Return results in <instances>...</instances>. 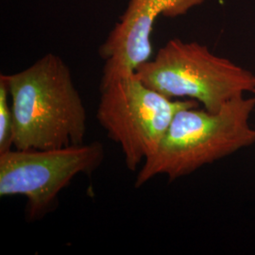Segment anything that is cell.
<instances>
[{
    "instance_id": "cell-3",
    "label": "cell",
    "mask_w": 255,
    "mask_h": 255,
    "mask_svg": "<svg viewBox=\"0 0 255 255\" xmlns=\"http://www.w3.org/2000/svg\"><path fill=\"white\" fill-rule=\"evenodd\" d=\"M135 76L167 98H188L218 113L229 101L251 92L255 75L197 42L169 40L153 60L137 68Z\"/></svg>"
},
{
    "instance_id": "cell-6",
    "label": "cell",
    "mask_w": 255,
    "mask_h": 255,
    "mask_svg": "<svg viewBox=\"0 0 255 255\" xmlns=\"http://www.w3.org/2000/svg\"><path fill=\"white\" fill-rule=\"evenodd\" d=\"M162 15L160 0H129L127 9L100 46L104 61L100 89L130 77L152 54L151 32Z\"/></svg>"
},
{
    "instance_id": "cell-5",
    "label": "cell",
    "mask_w": 255,
    "mask_h": 255,
    "mask_svg": "<svg viewBox=\"0 0 255 255\" xmlns=\"http://www.w3.org/2000/svg\"><path fill=\"white\" fill-rule=\"evenodd\" d=\"M101 142L47 149H10L0 153V197L27 199V222L44 219L79 174L91 175L104 161Z\"/></svg>"
},
{
    "instance_id": "cell-7",
    "label": "cell",
    "mask_w": 255,
    "mask_h": 255,
    "mask_svg": "<svg viewBox=\"0 0 255 255\" xmlns=\"http://www.w3.org/2000/svg\"><path fill=\"white\" fill-rule=\"evenodd\" d=\"M6 81L0 77V153L13 147L14 117Z\"/></svg>"
},
{
    "instance_id": "cell-2",
    "label": "cell",
    "mask_w": 255,
    "mask_h": 255,
    "mask_svg": "<svg viewBox=\"0 0 255 255\" xmlns=\"http://www.w3.org/2000/svg\"><path fill=\"white\" fill-rule=\"evenodd\" d=\"M198 108L176 114L154 154L137 174L135 188L161 174L172 182L255 144L250 119L255 98L238 97L218 113Z\"/></svg>"
},
{
    "instance_id": "cell-4",
    "label": "cell",
    "mask_w": 255,
    "mask_h": 255,
    "mask_svg": "<svg viewBox=\"0 0 255 255\" xmlns=\"http://www.w3.org/2000/svg\"><path fill=\"white\" fill-rule=\"evenodd\" d=\"M97 119L109 139L118 143L128 169L155 153L176 114L199 107L194 100H175L155 91L135 74L101 90Z\"/></svg>"
},
{
    "instance_id": "cell-1",
    "label": "cell",
    "mask_w": 255,
    "mask_h": 255,
    "mask_svg": "<svg viewBox=\"0 0 255 255\" xmlns=\"http://www.w3.org/2000/svg\"><path fill=\"white\" fill-rule=\"evenodd\" d=\"M14 117L13 147L47 149L83 144L87 114L64 60L47 53L26 69L1 75Z\"/></svg>"
}]
</instances>
